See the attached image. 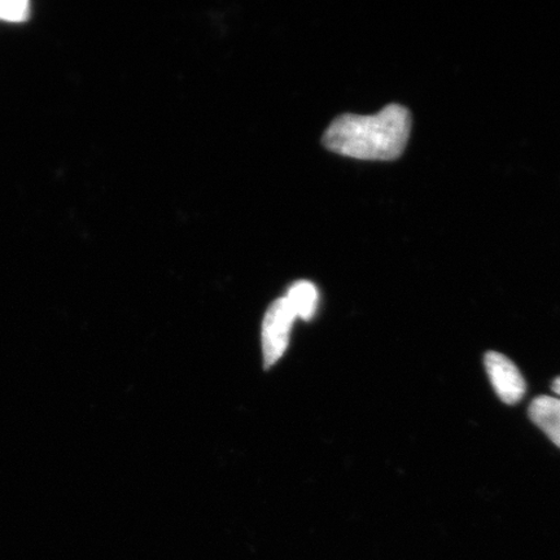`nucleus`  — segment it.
<instances>
[{
  "instance_id": "7ed1b4c3",
  "label": "nucleus",
  "mask_w": 560,
  "mask_h": 560,
  "mask_svg": "<svg viewBox=\"0 0 560 560\" xmlns=\"http://www.w3.org/2000/svg\"><path fill=\"white\" fill-rule=\"evenodd\" d=\"M486 369L495 394L508 405L520 402L527 390L521 371L508 357L489 352L486 354Z\"/></svg>"
},
{
  "instance_id": "39448f33",
  "label": "nucleus",
  "mask_w": 560,
  "mask_h": 560,
  "mask_svg": "<svg viewBox=\"0 0 560 560\" xmlns=\"http://www.w3.org/2000/svg\"><path fill=\"white\" fill-rule=\"evenodd\" d=\"M296 317L310 320L317 312L319 293L317 287L306 280L292 284L289 295L285 296Z\"/></svg>"
},
{
  "instance_id": "20e7f679",
  "label": "nucleus",
  "mask_w": 560,
  "mask_h": 560,
  "mask_svg": "<svg viewBox=\"0 0 560 560\" xmlns=\"http://www.w3.org/2000/svg\"><path fill=\"white\" fill-rule=\"evenodd\" d=\"M529 417L538 429L560 447V398L541 396L529 406Z\"/></svg>"
},
{
  "instance_id": "f257e3e1",
  "label": "nucleus",
  "mask_w": 560,
  "mask_h": 560,
  "mask_svg": "<svg viewBox=\"0 0 560 560\" xmlns=\"http://www.w3.org/2000/svg\"><path fill=\"white\" fill-rule=\"evenodd\" d=\"M411 131L410 112L389 104L375 115H341L328 126L324 144L338 155L365 161L400 158Z\"/></svg>"
},
{
  "instance_id": "f03ea898",
  "label": "nucleus",
  "mask_w": 560,
  "mask_h": 560,
  "mask_svg": "<svg viewBox=\"0 0 560 560\" xmlns=\"http://www.w3.org/2000/svg\"><path fill=\"white\" fill-rule=\"evenodd\" d=\"M296 315L287 298L278 299L266 312L262 325V350L265 366L270 368L289 347L290 332Z\"/></svg>"
},
{
  "instance_id": "423d86ee",
  "label": "nucleus",
  "mask_w": 560,
  "mask_h": 560,
  "mask_svg": "<svg viewBox=\"0 0 560 560\" xmlns=\"http://www.w3.org/2000/svg\"><path fill=\"white\" fill-rule=\"evenodd\" d=\"M31 4L25 0H2L0 2V20L10 23H23L30 18Z\"/></svg>"
},
{
  "instance_id": "0eeeda50",
  "label": "nucleus",
  "mask_w": 560,
  "mask_h": 560,
  "mask_svg": "<svg viewBox=\"0 0 560 560\" xmlns=\"http://www.w3.org/2000/svg\"><path fill=\"white\" fill-rule=\"evenodd\" d=\"M552 390H555L556 394L560 397V377H558V380L552 383Z\"/></svg>"
}]
</instances>
